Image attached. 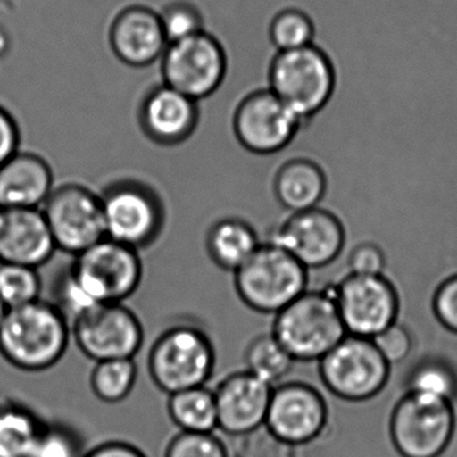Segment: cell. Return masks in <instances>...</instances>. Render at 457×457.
<instances>
[{
	"label": "cell",
	"instance_id": "8992f818",
	"mask_svg": "<svg viewBox=\"0 0 457 457\" xmlns=\"http://www.w3.org/2000/svg\"><path fill=\"white\" fill-rule=\"evenodd\" d=\"M69 275L95 303H122L143 279L137 250L105 239L74 256Z\"/></svg>",
	"mask_w": 457,
	"mask_h": 457
},
{
	"label": "cell",
	"instance_id": "603a6c76",
	"mask_svg": "<svg viewBox=\"0 0 457 457\" xmlns=\"http://www.w3.org/2000/svg\"><path fill=\"white\" fill-rule=\"evenodd\" d=\"M258 235L247 221L237 218L219 220L207 235V250L216 266L237 272L258 250Z\"/></svg>",
	"mask_w": 457,
	"mask_h": 457
},
{
	"label": "cell",
	"instance_id": "e0dca14e",
	"mask_svg": "<svg viewBox=\"0 0 457 457\" xmlns=\"http://www.w3.org/2000/svg\"><path fill=\"white\" fill-rule=\"evenodd\" d=\"M200 111L197 101L165 84L148 90L138 106V125L152 143L176 146L196 132Z\"/></svg>",
	"mask_w": 457,
	"mask_h": 457
},
{
	"label": "cell",
	"instance_id": "8d00e7d4",
	"mask_svg": "<svg viewBox=\"0 0 457 457\" xmlns=\"http://www.w3.org/2000/svg\"><path fill=\"white\" fill-rule=\"evenodd\" d=\"M21 129L15 117L0 105V167L20 152Z\"/></svg>",
	"mask_w": 457,
	"mask_h": 457
},
{
	"label": "cell",
	"instance_id": "836d02e7",
	"mask_svg": "<svg viewBox=\"0 0 457 457\" xmlns=\"http://www.w3.org/2000/svg\"><path fill=\"white\" fill-rule=\"evenodd\" d=\"M436 320L449 333L457 334V274L444 279L436 288L432 301Z\"/></svg>",
	"mask_w": 457,
	"mask_h": 457
},
{
	"label": "cell",
	"instance_id": "f546056e",
	"mask_svg": "<svg viewBox=\"0 0 457 457\" xmlns=\"http://www.w3.org/2000/svg\"><path fill=\"white\" fill-rule=\"evenodd\" d=\"M314 29L309 18L298 10L277 12L269 26V38L277 52H293L310 46Z\"/></svg>",
	"mask_w": 457,
	"mask_h": 457
},
{
	"label": "cell",
	"instance_id": "d4e9b609",
	"mask_svg": "<svg viewBox=\"0 0 457 457\" xmlns=\"http://www.w3.org/2000/svg\"><path fill=\"white\" fill-rule=\"evenodd\" d=\"M42 429L23 406H0V457H30Z\"/></svg>",
	"mask_w": 457,
	"mask_h": 457
},
{
	"label": "cell",
	"instance_id": "7402d4cb",
	"mask_svg": "<svg viewBox=\"0 0 457 457\" xmlns=\"http://www.w3.org/2000/svg\"><path fill=\"white\" fill-rule=\"evenodd\" d=\"M272 196L283 210L290 213L317 208L326 192V179L314 162L293 160L285 162L272 176Z\"/></svg>",
	"mask_w": 457,
	"mask_h": 457
},
{
	"label": "cell",
	"instance_id": "4fadbf2b",
	"mask_svg": "<svg viewBox=\"0 0 457 457\" xmlns=\"http://www.w3.org/2000/svg\"><path fill=\"white\" fill-rule=\"evenodd\" d=\"M347 334L373 338L400 314V296L385 275L349 274L333 288Z\"/></svg>",
	"mask_w": 457,
	"mask_h": 457
},
{
	"label": "cell",
	"instance_id": "1f68e13d",
	"mask_svg": "<svg viewBox=\"0 0 457 457\" xmlns=\"http://www.w3.org/2000/svg\"><path fill=\"white\" fill-rule=\"evenodd\" d=\"M165 457H228L212 433L180 432L168 445Z\"/></svg>",
	"mask_w": 457,
	"mask_h": 457
},
{
	"label": "cell",
	"instance_id": "cb8c5ba5",
	"mask_svg": "<svg viewBox=\"0 0 457 457\" xmlns=\"http://www.w3.org/2000/svg\"><path fill=\"white\" fill-rule=\"evenodd\" d=\"M168 413L181 432L212 433L218 428L215 393L205 386L170 395Z\"/></svg>",
	"mask_w": 457,
	"mask_h": 457
},
{
	"label": "cell",
	"instance_id": "74e56055",
	"mask_svg": "<svg viewBox=\"0 0 457 457\" xmlns=\"http://www.w3.org/2000/svg\"><path fill=\"white\" fill-rule=\"evenodd\" d=\"M87 457H145V454L127 443L101 444L87 454Z\"/></svg>",
	"mask_w": 457,
	"mask_h": 457
},
{
	"label": "cell",
	"instance_id": "484cf974",
	"mask_svg": "<svg viewBox=\"0 0 457 457\" xmlns=\"http://www.w3.org/2000/svg\"><path fill=\"white\" fill-rule=\"evenodd\" d=\"M405 393L453 403L457 398L456 368L436 355L421 358L406 378Z\"/></svg>",
	"mask_w": 457,
	"mask_h": 457
},
{
	"label": "cell",
	"instance_id": "52a82bcc",
	"mask_svg": "<svg viewBox=\"0 0 457 457\" xmlns=\"http://www.w3.org/2000/svg\"><path fill=\"white\" fill-rule=\"evenodd\" d=\"M160 63L162 84L197 103L218 92L228 71L226 49L205 30L168 44Z\"/></svg>",
	"mask_w": 457,
	"mask_h": 457
},
{
	"label": "cell",
	"instance_id": "2e32d148",
	"mask_svg": "<svg viewBox=\"0 0 457 457\" xmlns=\"http://www.w3.org/2000/svg\"><path fill=\"white\" fill-rule=\"evenodd\" d=\"M328 422V405L317 389L302 382L272 389L264 427L286 445H304L320 437Z\"/></svg>",
	"mask_w": 457,
	"mask_h": 457
},
{
	"label": "cell",
	"instance_id": "8fae6325",
	"mask_svg": "<svg viewBox=\"0 0 457 457\" xmlns=\"http://www.w3.org/2000/svg\"><path fill=\"white\" fill-rule=\"evenodd\" d=\"M301 119L270 89H250L235 106L232 132L251 156H272L288 145Z\"/></svg>",
	"mask_w": 457,
	"mask_h": 457
},
{
	"label": "cell",
	"instance_id": "d590c367",
	"mask_svg": "<svg viewBox=\"0 0 457 457\" xmlns=\"http://www.w3.org/2000/svg\"><path fill=\"white\" fill-rule=\"evenodd\" d=\"M350 274L384 275L386 256L376 243L362 242L353 248L349 255Z\"/></svg>",
	"mask_w": 457,
	"mask_h": 457
},
{
	"label": "cell",
	"instance_id": "d6986e66",
	"mask_svg": "<svg viewBox=\"0 0 457 457\" xmlns=\"http://www.w3.org/2000/svg\"><path fill=\"white\" fill-rule=\"evenodd\" d=\"M274 386L250 371L229 374L215 390L218 428L232 436H245L264 427Z\"/></svg>",
	"mask_w": 457,
	"mask_h": 457
},
{
	"label": "cell",
	"instance_id": "83f0119b",
	"mask_svg": "<svg viewBox=\"0 0 457 457\" xmlns=\"http://www.w3.org/2000/svg\"><path fill=\"white\" fill-rule=\"evenodd\" d=\"M137 365L133 358L96 362L90 376V386L98 400L116 403L125 400L135 387Z\"/></svg>",
	"mask_w": 457,
	"mask_h": 457
},
{
	"label": "cell",
	"instance_id": "f35d334b",
	"mask_svg": "<svg viewBox=\"0 0 457 457\" xmlns=\"http://www.w3.org/2000/svg\"><path fill=\"white\" fill-rule=\"evenodd\" d=\"M10 47H12V41H10L9 33H7L6 29L0 26V58L4 57L9 53Z\"/></svg>",
	"mask_w": 457,
	"mask_h": 457
},
{
	"label": "cell",
	"instance_id": "ac0fdd59",
	"mask_svg": "<svg viewBox=\"0 0 457 457\" xmlns=\"http://www.w3.org/2000/svg\"><path fill=\"white\" fill-rule=\"evenodd\" d=\"M109 45L124 65L136 69L154 65L168 46L159 12L144 4L120 10L109 28Z\"/></svg>",
	"mask_w": 457,
	"mask_h": 457
},
{
	"label": "cell",
	"instance_id": "5bb4252c",
	"mask_svg": "<svg viewBox=\"0 0 457 457\" xmlns=\"http://www.w3.org/2000/svg\"><path fill=\"white\" fill-rule=\"evenodd\" d=\"M74 339L95 362L135 358L144 342L137 315L124 303H100L71 323Z\"/></svg>",
	"mask_w": 457,
	"mask_h": 457
},
{
	"label": "cell",
	"instance_id": "44dd1931",
	"mask_svg": "<svg viewBox=\"0 0 457 457\" xmlns=\"http://www.w3.org/2000/svg\"><path fill=\"white\" fill-rule=\"evenodd\" d=\"M53 189L52 167L33 152H17L0 167V208H41Z\"/></svg>",
	"mask_w": 457,
	"mask_h": 457
},
{
	"label": "cell",
	"instance_id": "30bf717a",
	"mask_svg": "<svg viewBox=\"0 0 457 457\" xmlns=\"http://www.w3.org/2000/svg\"><path fill=\"white\" fill-rule=\"evenodd\" d=\"M100 197L108 239L138 250L159 237L164 210L151 187L136 180L116 181Z\"/></svg>",
	"mask_w": 457,
	"mask_h": 457
},
{
	"label": "cell",
	"instance_id": "9a60e30c",
	"mask_svg": "<svg viewBox=\"0 0 457 457\" xmlns=\"http://www.w3.org/2000/svg\"><path fill=\"white\" fill-rule=\"evenodd\" d=\"M269 243L293 255L307 270L322 269L338 258L346 243L344 223L326 208L290 213Z\"/></svg>",
	"mask_w": 457,
	"mask_h": 457
},
{
	"label": "cell",
	"instance_id": "7c38bea8",
	"mask_svg": "<svg viewBox=\"0 0 457 457\" xmlns=\"http://www.w3.org/2000/svg\"><path fill=\"white\" fill-rule=\"evenodd\" d=\"M42 211L55 247L63 253L77 256L106 237L101 197L81 184L53 189Z\"/></svg>",
	"mask_w": 457,
	"mask_h": 457
},
{
	"label": "cell",
	"instance_id": "ab89813d",
	"mask_svg": "<svg viewBox=\"0 0 457 457\" xmlns=\"http://www.w3.org/2000/svg\"><path fill=\"white\" fill-rule=\"evenodd\" d=\"M7 314V307L4 306V303H2V301H0V326H2V323H4V317H6Z\"/></svg>",
	"mask_w": 457,
	"mask_h": 457
},
{
	"label": "cell",
	"instance_id": "4316f807",
	"mask_svg": "<svg viewBox=\"0 0 457 457\" xmlns=\"http://www.w3.org/2000/svg\"><path fill=\"white\" fill-rule=\"evenodd\" d=\"M245 370L275 386L282 381L291 369L294 360L272 334H264L253 339L245 350Z\"/></svg>",
	"mask_w": 457,
	"mask_h": 457
},
{
	"label": "cell",
	"instance_id": "277c9868",
	"mask_svg": "<svg viewBox=\"0 0 457 457\" xmlns=\"http://www.w3.org/2000/svg\"><path fill=\"white\" fill-rule=\"evenodd\" d=\"M457 428L453 403L405 393L393 408L390 438L401 457H441Z\"/></svg>",
	"mask_w": 457,
	"mask_h": 457
},
{
	"label": "cell",
	"instance_id": "ffe728a7",
	"mask_svg": "<svg viewBox=\"0 0 457 457\" xmlns=\"http://www.w3.org/2000/svg\"><path fill=\"white\" fill-rule=\"evenodd\" d=\"M55 250L41 208H0V263L39 269Z\"/></svg>",
	"mask_w": 457,
	"mask_h": 457
},
{
	"label": "cell",
	"instance_id": "d6a6232c",
	"mask_svg": "<svg viewBox=\"0 0 457 457\" xmlns=\"http://www.w3.org/2000/svg\"><path fill=\"white\" fill-rule=\"evenodd\" d=\"M371 341L390 366L403 362L411 355L414 345L411 331L398 320L373 337Z\"/></svg>",
	"mask_w": 457,
	"mask_h": 457
},
{
	"label": "cell",
	"instance_id": "9c48e42d",
	"mask_svg": "<svg viewBox=\"0 0 457 457\" xmlns=\"http://www.w3.org/2000/svg\"><path fill=\"white\" fill-rule=\"evenodd\" d=\"M318 362L323 384L342 400H370L389 381L390 365L371 338L347 334Z\"/></svg>",
	"mask_w": 457,
	"mask_h": 457
},
{
	"label": "cell",
	"instance_id": "4dcf8cb0",
	"mask_svg": "<svg viewBox=\"0 0 457 457\" xmlns=\"http://www.w3.org/2000/svg\"><path fill=\"white\" fill-rule=\"evenodd\" d=\"M159 15L168 44L189 38L205 30L202 12L188 0H173Z\"/></svg>",
	"mask_w": 457,
	"mask_h": 457
},
{
	"label": "cell",
	"instance_id": "3957f363",
	"mask_svg": "<svg viewBox=\"0 0 457 457\" xmlns=\"http://www.w3.org/2000/svg\"><path fill=\"white\" fill-rule=\"evenodd\" d=\"M235 274L240 301L262 314H278L307 290L309 270L282 248L266 243Z\"/></svg>",
	"mask_w": 457,
	"mask_h": 457
},
{
	"label": "cell",
	"instance_id": "7a4b0ae2",
	"mask_svg": "<svg viewBox=\"0 0 457 457\" xmlns=\"http://www.w3.org/2000/svg\"><path fill=\"white\" fill-rule=\"evenodd\" d=\"M271 334L294 360H322L347 336L333 288L304 291L275 314Z\"/></svg>",
	"mask_w": 457,
	"mask_h": 457
},
{
	"label": "cell",
	"instance_id": "5b68a950",
	"mask_svg": "<svg viewBox=\"0 0 457 457\" xmlns=\"http://www.w3.org/2000/svg\"><path fill=\"white\" fill-rule=\"evenodd\" d=\"M215 368L212 342L199 328L176 326L159 337L149 353V373L167 395L205 386Z\"/></svg>",
	"mask_w": 457,
	"mask_h": 457
},
{
	"label": "cell",
	"instance_id": "e575fe53",
	"mask_svg": "<svg viewBox=\"0 0 457 457\" xmlns=\"http://www.w3.org/2000/svg\"><path fill=\"white\" fill-rule=\"evenodd\" d=\"M30 457H77L76 440L62 428H45Z\"/></svg>",
	"mask_w": 457,
	"mask_h": 457
},
{
	"label": "cell",
	"instance_id": "6da1fadb",
	"mask_svg": "<svg viewBox=\"0 0 457 457\" xmlns=\"http://www.w3.org/2000/svg\"><path fill=\"white\" fill-rule=\"evenodd\" d=\"M71 323L55 304L39 301L7 310L0 326V354L25 371L53 368L68 349Z\"/></svg>",
	"mask_w": 457,
	"mask_h": 457
},
{
	"label": "cell",
	"instance_id": "ba28073f",
	"mask_svg": "<svg viewBox=\"0 0 457 457\" xmlns=\"http://www.w3.org/2000/svg\"><path fill=\"white\" fill-rule=\"evenodd\" d=\"M330 62L317 47L279 52L269 69V89L299 119L320 111L333 92Z\"/></svg>",
	"mask_w": 457,
	"mask_h": 457
},
{
	"label": "cell",
	"instance_id": "f1b7e54d",
	"mask_svg": "<svg viewBox=\"0 0 457 457\" xmlns=\"http://www.w3.org/2000/svg\"><path fill=\"white\" fill-rule=\"evenodd\" d=\"M41 290L38 269L0 263V301L7 310L39 301Z\"/></svg>",
	"mask_w": 457,
	"mask_h": 457
}]
</instances>
